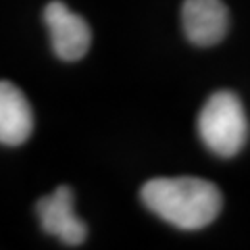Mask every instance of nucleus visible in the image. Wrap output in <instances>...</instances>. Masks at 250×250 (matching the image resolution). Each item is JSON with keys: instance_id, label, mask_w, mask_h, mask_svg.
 I'll return each instance as SVG.
<instances>
[{"instance_id": "6", "label": "nucleus", "mask_w": 250, "mask_h": 250, "mask_svg": "<svg viewBox=\"0 0 250 250\" xmlns=\"http://www.w3.org/2000/svg\"><path fill=\"white\" fill-rule=\"evenodd\" d=\"M34 129V113L25 94L11 82H0V144L21 146Z\"/></svg>"}, {"instance_id": "3", "label": "nucleus", "mask_w": 250, "mask_h": 250, "mask_svg": "<svg viewBox=\"0 0 250 250\" xmlns=\"http://www.w3.org/2000/svg\"><path fill=\"white\" fill-rule=\"evenodd\" d=\"M44 23L50 31V44L61 61L73 62L83 59L92 44V29L82 15L73 13L62 2H48Z\"/></svg>"}, {"instance_id": "2", "label": "nucleus", "mask_w": 250, "mask_h": 250, "mask_svg": "<svg viewBox=\"0 0 250 250\" xmlns=\"http://www.w3.org/2000/svg\"><path fill=\"white\" fill-rule=\"evenodd\" d=\"M198 136L213 154L231 159L248 140V119L238 94L219 90L210 96L198 115Z\"/></svg>"}, {"instance_id": "4", "label": "nucleus", "mask_w": 250, "mask_h": 250, "mask_svg": "<svg viewBox=\"0 0 250 250\" xmlns=\"http://www.w3.org/2000/svg\"><path fill=\"white\" fill-rule=\"evenodd\" d=\"M36 215L42 229L67 246H80L88 238V228L73 210V190L69 186H59L52 194L38 200Z\"/></svg>"}, {"instance_id": "5", "label": "nucleus", "mask_w": 250, "mask_h": 250, "mask_svg": "<svg viewBox=\"0 0 250 250\" xmlns=\"http://www.w3.org/2000/svg\"><path fill=\"white\" fill-rule=\"evenodd\" d=\"M182 27L192 44L213 46L228 34V6L223 4V0H184Z\"/></svg>"}, {"instance_id": "1", "label": "nucleus", "mask_w": 250, "mask_h": 250, "mask_svg": "<svg viewBox=\"0 0 250 250\" xmlns=\"http://www.w3.org/2000/svg\"><path fill=\"white\" fill-rule=\"evenodd\" d=\"M148 210L179 229H202L221 213V190L200 177H156L142 186Z\"/></svg>"}]
</instances>
